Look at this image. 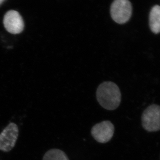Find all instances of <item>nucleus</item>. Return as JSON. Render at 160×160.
Wrapping results in <instances>:
<instances>
[{"label":"nucleus","mask_w":160,"mask_h":160,"mask_svg":"<svg viewBox=\"0 0 160 160\" xmlns=\"http://www.w3.org/2000/svg\"><path fill=\"white\" fill-rule=\"evenodd\" d=\"M96 98L102 108L108 110H114L120 105L121 93L116 83L106 81L100 84L97 88Z\"/></svg>","instance_id":"obj_1"},{"label":"nucleus","mask_w":160,"mask_h":160,"mask_svg":"<svg viewBox=\"0 0 160 160\" xmlns=\"http://www.w3.org/2000/svg\"><path fill=\"white\" fill-rule=\"evenodd\" d=\"M4 1V0H0V5L2 3H3Z\"/></svg>","instance_id":"obj_9"},{"label":"nucleus","mask_w":160,"mask_h":160,"mask_svg":"<svg viewBox=\"0 0 160 160\" xmlns=\"http://www.w3.org/2000/svg\"><path fill=\"white\" fill-rule=\"evenodd\" d=\"M110 12L114 22L120 24L126 23L132 13L131 2L128 0H114L111 5Z\"/></svg>","instance_id":"obj_2"},{"label":"nucleus","mask_w":160,"mask_h":160,"mask_svg":"<svg viewBox=\"0 0 160 160\" xmlns=\"http://www.w3.org/2000/svg\"><path fill=\"white\" fill-rule=\"evenodd\" d=\"M150 28L153 32H160V6L156 5L151 9L149 16Z\"/></svg>","instance_id":"obj_7"},{"label":"nucleus","mask_w":160,"mask_h":160,"mask_svg":"<svg viewBox=\"0 0 160 160\" xmlns=\"http://www.w3.org/2000/svg\"><path fill=\"white\" fill-rule=\"evenodd\" d=\"M114 125L109 121H104L95 125L91 129L93 138L99 143H107L112 138Z\"/></svg>","instance_id":"obj_5"},{"label":"nucleus","mask_w":160,"mask_h":160,"mask_svg":"<svg viewBox=\"0 0 160 160\" xmlns=\"http://www.w3.org/2000/svg\"><path fill=\"white\" fill-rule=\"evenodd\" d=\"M143 128L149 132L160 130V106L152 105L143 111L142 117Z\"/></svg>","instance_id":"obj_3"},{"label":"nucleus","mask_w":160,"mask_h":160,"mask_svg":"<svg viewBox=\"0 0 160 160\" xmlns=\"http://www.w3.org/2000/svg\"><path fill=\"white\" fill-rule=\"evenodd\" d=\"M19 129L15 123H9L0 134V150L8 152L15 146L18 137Z\"/></svg>","instance_id":"obj_4"},{"label":"nucleus","mask_w":160,"mask_h":160,"mask_svg":"<svg viewBox=\"0 0 160 160\" xmlns=\"http://www.w3.org/2000/svg\"><path fill=\"white\" fill-rule=\"evenodd\" d=\"M3 23L6 30L12 34L20 33L24 28V22L22 16L18 12L13 10L6 12Z\"/></svg>","instance_id":"obj_6"},{"label":"nucleus","mask_w":160,"mask_h":160,"mask_svg":"<svg viewBox=\"0 0 160 160\" xmlns=\"http://www.w3.org/2000/svg\"><path fill=\"white\" fill-rule=\"evenodd\" d=\"M43 160H69V159L63 151L57 149H52L45 153Z\"/></svg>","instance_id":"obj_8"}]
</instances>
